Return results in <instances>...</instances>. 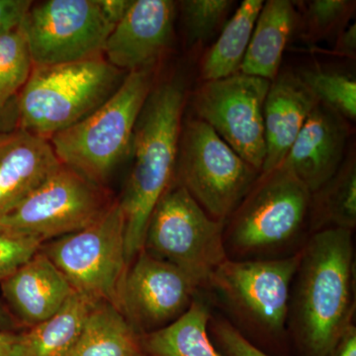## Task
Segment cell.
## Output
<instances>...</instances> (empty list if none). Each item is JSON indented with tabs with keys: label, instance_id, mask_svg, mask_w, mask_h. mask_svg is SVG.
I'll return each instance as SVG.
<instances>
[{
	"label": "cell",
	"instance_id": "obj_1",
	"mask_svg": "<svg viewBox=\"0 0 356 356\" xmlns=\"http://www.w3.org/2000/svg\"><path fill=\"white\" fill-rule=\"evenodd\" d=\"M353 232L312 234L302 248L291 286L288 332L297 356H327L353 324Z\"/></svg>",
	"mask_w": 356,
	"mask_h": 356
},
{
	"label": "cell",
	"instance_id": "obj_2",
	"mask_svg": "<svg viewBox=\"0 0 356 356\" xmlns=\"http://www.w3.org/2000/svg\"><path fill=\"white\" fill-rule=\"evenodd\" d=\"M186 97L182 77L154 83L136 123L129 154L132 168L118 200L125 222L128 266L144 248L154 206L175 179Z\"/></svg>",
	"mask_w": 356,
	"mask_h": 356
},
{
	"label": "cell",
	"instance_id": "obj_3",
	"mask_svg": "<svg viewBox=\"0 0 356 356\" xmlns=\"http://www.w3.org/2000/svg\"><path fill=\"white\" fill-rule=\"evenodd\" d=\"M301 252L282 259H228L211 274L203 291L213 308L245 339L271 356H290V294Z\"/></svg>",
	"mask_w": 356,
	"mask_h": 356
},
{
	"label": "cell",
	"instance_id": "obj_4",
	"mask_svg": "<svg viewBox=\"0 0 356 356\" xmlns=\"http://www.w3.org/2000/svg\"><path fill=\"white\" fill-rule=\"evenodd\" d=\"M311 194L283 166L261 172L225 222L227 259L262 261L299 252L311 236Z\"/></svg>",
	"mask_w": 356,
	"mask_h": 356
},
{
	"label": "cell",
	"instance_id": "obj_5",
	"mask_svg": "<svg viewBox=\"0 0 356 356\" xmlns=\"http://www.w3.org/2000/svg\"><path fill=\"white\" fill-rule=\"evenodd\" d=\"M156 67L129 72L107 102L49 140L62 165L103 186L130 154L136 123L154 86Z\"/></svg>",
	"mask_w": 356,
	"mask_h": 356
},
{
	"label": "cell",
	"instance_id": "obj_6",
	"mask_svg": "<svg viewBox=\"0 0 356 356\" xmlns=\"http://www.w3.org/2000/svg\"><path fill=\"white\" fill-rule=\"evenodd\" d=\"M126 76L103 56L33 67L17 96L18 129L49 140L102 106Z\"/></svg>",
	"mask_w": 356,
	"mask_h": 356
},
{
	"label": "cell",
	"instance_id": "obj_7",
	"mask_svg": "<svg viewBox=\"0 0 356 356\" xmlns=\"http://www.w3.org/2000/svg\"><path fill=\"white\" fill-rule=\"evenodd\" d=\"M224 228V222L211 218L173 179L154 206L143 248L204 289L213 271L227 259Z\"/></svg>",
	"mask_w": 356,
	"mask_h": 356
},
{
	"label": "cell",
	"instance_id": "obj_8",
	"mask_svg": "<svg viewBox=\"0 0 356 356\" xmlns=\"http://www.w3.org/2000/svg\"><path fill=\"white\" fill-rule=\"evenodd\" d=\"M259 175L205 122L182 123L175 180L213 219L226 222Z\"/></svg>",
	"mask_w": 356,
	"mask_h": 356
},
{
	"label": "cell",
	"instance_id": "obj_9",
	"mask_svg": "<svg viewBox=\"0 0 356 356\" xmlns=\"http://www.w3.org/2000/svg\"><path fill=\"white\" fill-rule=\"evenodd\" d=\"M74 292L95 303L106 302L120 310L127 273L125 222L118 200L88 227L42 245Z\"/></svg>",
	"mask_w": 356,
	"mask_h": 356
},
{
	"label": "cell",
	"instance_id": "obj_10",
	"mask_svg": "<svg viewBox=\"0 0 356 356\" xmlns=\"http://www.w3.org/2000/svg\"><path fill=\"white\" fill-rule=\"evenodd\" d=\"M113 202L104 187L60 165L0 219V228L44 243L86 228Z\"/></svg>",
	"mask_w": 356,
	"mask_h": 356
},
{
	"label": "cell",
	"instance_id": "obj_11",
	"mask_svg": "<svg viewBox=\"0 0 356 356\" xmlns=\"http://www.w3.org/2000/svg\"><path fill=\"white\" fill-rule=\"evenodd\" d=\"M33 67L102 57L115 25L99 0H47L30 6L20 25Z\"/></svg>",
	"mask_w": 356,
	"mask_h": 356
},
{
	"label": "cell",
	"instance_id": "obj_12",
	"mask_svg": "<svg viewBox=\"0 0 356 356\" xmlns=\"http://www.w3.org/2000/svg\"><path fill=\"white\" fill-rule=\"evenodd\" d=\"M269 86L267 79L238 72L202 81L191 98L195 118L261 172L266 154L264 106Z\"/></svg>",
	"mask_w": 356,
	"mask_h": 356
},
{
	"label": "cell",
	"instance_id": "obj_13",
	"mask_svg": "<svg viewBox=\"0 0 356 356\" xmlns=\"http://www.w3.org/2000/svg\"><path fill=\"white\" fill-rule=\"evenodd\" d=\"M201 290L180 269L143 248L128 266L120 311L143 336L184 315Z\"/></svg>",
	"mask_w": 356,
	"mask_h": 356
},
{
	"label": "cell",
	"instance_id": "obj_14",
	"mask_svg": "<svg viewBox=\"0 0 356 356\" xmlns=\"http://www.w3.org/2000/svg\"><path fill=\"white\" fill-rule=\"evenodd\" d=\"M177 8L172 0H132L110 33L103 57L127 74L156 67L172 44Z\"/></svg>",
	"mask_w": 356,
	"mask_h": 356
},
{
	"label": "cell",
	"instance_id": "obj_15",
	"mask_svg": "<svg viewBox=\"0 0 356 356\" xmlns=\"http://www.w3.org/2000/svg\"><path fill=\"white\" fill-rule=\"evenodd\" d=\"M348 138V120L318 103L280 166L316 191L343 165Z\"/></svg>",
	"mask_w": 356,
	"mask_h": 356
},
{
	"label": "cell",
	"instance_id": "obj_16",
	"mask_svg": "<svg viewBox=\"0 0 356 356\" xmlns=\"http://www.w3.org/2000/svg\"><path fill=\"white\" fill-rule=\"evenodd\" d=\"M318 104L297 72H280L271 81L264 106L266 154L262 173L282 165L307 118Z\"/></svg>",
	"mask_w": 356,
	"mask_h": 356
},
{
	"label": "cell",
	"instance_id": "obj_17",
	"mask_svg": "<svg viewBox=\"0 0 356 356\" xmlns=\"http://www.w3.org/2000/svg\"><path fill=\"white\" fill-rule=\"evenodd\" d=\"M60 165L48 140L21 129L0 135V219Z\"/></svg>",
	"mask_w": 356,
	"mask_h": 356
},
{
	"label": "cell",
	"instance_id": "obj_18",
	"mask_svg": "<svg viewBox=\"0 0 356 356\" xmlns=\"http://www.w3.org/2000/svg\"><path fill=\"white\" fill-rule=\"evenodd\" d=\"M0 285L14 315L29 327L55 315L74 293L64 274L42 250Z\"/></svg>",
	"mask_w": 356,
	"mask_h": 356
},
{
	"label": "cell",
	"instance_id": "obj_19",
	"mask_svg": "<svg viewBox=\"0 0 356 356\" xmlns=\"http://www.w3.org/2000/svg\"><path fill=\"white\" fill-rule=\"evenodd\" d=\"M294 2H264L255 22L241 72L273 81L280 74L283 53L298 25Z\"/></svg>",
	"mask_w": 356,
	"mask_h": 356
},
{
	"label": "cell",
	"instance_id": "obj_20",
	"mask_svg": "<svg viewBox=\"0 0 356 356\" xmlns=\"http://www.w3.org/2000/svg\"><path fill=\"white\" fill-rule=\"evenodd\" d=\"M213 307L201 290L188 310L172 324L143 334L147 356H224L209 334Z\"/></svg>",
	"mask_w": 356,
	"mask_h": 356
},
{
	"label": "cell",
	"instance_id": "obj_21",
	"mask_svg": "<svg viewBox=\"0 0 356 356\" xmlns=\"http://www.w3.org/2000/svg\"><path fill=\"white\" fill-rule=\"evenodd\" d=\"M95 304L74 291L55 315L20 332L15 356H69Z\"/></svg>",
	"mask_w": 356,
	"mask_h": 356
},
{
	"label": "cell",
	"instance_id": "obj_22",
	"mask_svg": "<svg viewBox=\"0 0 356 356\" xmlns=\"http://www.w3.org/2000/svg\"><path fill=\"white\" fill-rule=\"evenodd\" d=\"M69 356H147L142 334L118 308L106 302L89 312L79 341Z\"/></svg>",
	"mask_w": 356,
	"mask_h": 356
},
{
	"label": "cell",
	"instance_id": "obj_23",
	"mask_svg": "<svg viewBox=\"0 0 356 356\" xmlns=\"http://www.w3.org/2000/svg\"><path fill=\"white\" fill-rule=\"evenodd\" d=\"M264 0H243L219 33L217 41L203 56L202 81H216L241 72L243 58Z\"/></svg>",
	"mask_w": 356,
	"mask_h": 356
},
{
	"label": "cell",
	"instance_id": "obj_24",
	"mask_svg": "<svg viewBox=\"0 0 356 356\" xmlns=\"http://www.w3.org/2000/svg\"><path fill=\"white\" fill-rule=\"evenodd\" d=\"M356 227V159L350 149L343 165L327 182L312 192L310 234Z\"/></svg>",
	"mask_w": 356,
	"mask_h": 356
},
{
	"label": "cell",
	"instance_id": "obj_25",
	"mask_svg": "<svg viewBox=\"0 0 356 356\" xmlns=\"http://www.w3.org/2000/svg\"><path fill=\"white\" fill-rule=\"evenodd\" d=\"M318 103L355 121L356 81L353 76L336 70L304 69L296 72Z\"/></svg>",
	"mask_w": 356,
	"mask_h": 356
},
{
	"label": "cell",
	"instance_id": "obj_26",
	"mask_svg": "<svg viewBox=\"0 0 356 356\" xmlns=\"http://www.w3.org/2000/svg\"><path fill=\"white\" fill-rule=\"evenodd\" d=\"M33 69L29 46L21 27L0 36V106L19 95Z\"/></svg>",
	"mask_w": 356,
	"mask_h": 356
},
{
	"label": "cell",
	"instance_id": "obj_27",
	"mask_svg": "<svg viewBox=\"0 0 356 356\" xmlns=\"http://www.w3.org/2000/svg\"><path fill=\"white\" fill-rule=\"evenodd\" d=\"M232 0H184L177 3L186 44L203 46L221 32L233 9Z\"/></svg>",
	"mask_w": 356,
	"mask_h": 356
},
{
	"label": "cell",
	"instance_id": "obj_28",
	"mask_svg": "<svg viewBox=\"0 0 356 356\" xmlns=\"http://www.w3.org/2000/svg\"><path fill=\"white\" fill-rule=\"evenodd\" d=\"M300 3L303 7L301 36L311 43L337 36L348 27L355 11V1L351 0H312Z\"/></svg>",
	"mask_w": 356,
	"mask_h": 356
},
{
	"label": "cell",
	"instance_id": "obj_29",
	"mask_svg": "<svg viewBox=\"0 0 356 356\" xmlns=\"http://www.w3.org/2000/svg\"><path fill=\"white\" fill-rule=\"evenodd\" d=\"M43 243L36 238L13 235L0 228V283L30 261Z\"/></svg>",
	"mask_w": 356,
	"mask_h": 356
},
{
	"label": "cell",
	"instance_id": "obj_30",
	"mask_svg": "<svg viewBox=\"0 0 356 356\" xmlns=\"http://www.w3.org/2000/svg\"><path fill=\"white\" fill-rule=\"evenodd\" d=\"M209 334L217 350L224 356H271L250 343L218 312L213 311Z\"/></svg>",
	"mask_w": 356,
	"mask_h": 356
},
{
	"label": "cell",
	"instance_id": "obj_31",
	"mask_svg": "<svg viewBox=\"0 0 356 356\" xmlns=\"http://www.w3.org/2000/svg\"><path fill=\"white\" fill-rule=\"evenodd\" d=\"M31 0H0V36L19 27Z\"/></svg>",
	"mask_w": 356,
	"mask_h": 356
},
{
	"label": "cell",
	"instance_id": "obj_32",
	"mask_svg": "<svg viewBox=\"0 0 356 356\" xmlns=\"http://www.w3.org/2000/svg\"><path fill=\"white\" fill-rule=\"evenodd\" d=\"M332 55L337 57L355 58L356 55V25H348L337 36L336 44L331 51Z\"/></svg>",
	"mask_w": 356,
	"mask_h": 356
},
{
	"label": "cell",
	"instance_id": "obj_33",
	"mask_svg": "<svg viewBox=\"0 0 356 356\" xmlns=\"http://www.w3.org/2000/svg\"><path fill=\"white\" fill-rule=\"evenodd\" d=\"M18 114L17 96L6 104L0 106V135L13 132L18 129Z\"/></svg>",
	"mask_w": 356,
	"mask_h": 356
},
{
	"label": "cell",
	"instance_id": "obj_34",
	"mask_svg": "<svg viewBox=\"0 0 356 356\" xmlns=\"http://www.w3.org/2000/svg\"><path fill=\"white\" fill-rule=\"evenodd\" d=\"M327 356H356V327L348 325Z\"/></svg>",
	"mask_w": 356,
	"mask_h": 356
},
{
	"label": "cell",
	"instance_id": "obj_35",
	"mask_svg": "<svg viewBox=\"0 0 356 356\" xmlns=\"http://www.w3.org/2000/svg\"><path fill=\"white\" fill-rule=\"evenodd\" d=\"M105 15L114 25H116L128 10L132 0H99Z\"/></svg>",
	"mask_w": 356,
	"mask_h": 356
},
{
	"label": "cell",
	"instance_id": "obj_36",
	"mask_svg": "<svg viewBox=\"0 0 356 356\" xmlns=\"http://www.w3.org/2000/svg\"><path fill=\"white\" fill-rule=\"evenodd\" d=\"M19 334L0 332V356H15Z\"/></svg>",
	"mask_w": 356,
	"mask_h": 356
},
{
	"label": "cell",
	"instance_id": "obj_37",
	"mask_svg": "<svg viewBox=\"0 0 356 356\" xmlns=\"http://www.w3.org/2000/svg\"><path fill=\"white\" fill-rule=\"evenodd\" d=\"M15 327V320L0 303V332H14Z\"/></svg>",
	"mask_w": 356,
	"mask_h": 356
}]
</instances>
